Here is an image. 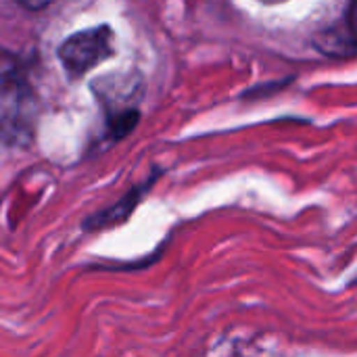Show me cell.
Returning <instances> with one entry per match:
<instances>
[{"mask_svg": "<svg viewBox=\"0 0 357 357\" xmlns=\"http://www.w3.org/2000/svg\"><path fill=\"white\" fill-rule=\"evenodd\" d=\"M105 117V140L115 144L128 138L140 123L138 102L144 96V79L138 71H111L90 82Z\"/></svg>", "mask_w": 357, "mask_h": 357, "instance_id": "6da1fadb", "label": "cell"}, {"mask_svg": "<svg viewBox=\"0 0 357 357\" xmlns=\"http://www.w3.org/2000/svg\"><path fill=\"white\" fill-rule=\"evenodd\" d=\"M40 98L19 67L0 71V136L6 144L27 149L36 140Z\"/></svg>", "mask_w": 357, "mask_h": 357, "instance_id": "7a4b0ae2", "label": "cell"}, {"mask_svg": "<svg viewBox=\"0 0 357 357\" xmlns=\"http://www.w3.org/2000/svg\"><path fill=\"white\" fill-rule=\"evenodd\" d=\"M115 56V31L102 23L96 27L79 29L67 36L59 48L56 59L69 79H79L100 63Z\"/></svg>", "mask_w": 357, "mask_h": 357, "instance_id": "3957f363", "label": "cell"}, {"mask_svg": "<svg viewBox=\"0 0 357 357\" xmlns=\"http://www.w3.org/2000/svg\"><path fill=\"white\" fill-rule=\"evenodd\" d=\"M357 2H349L345 15L318 29L312 38L314 48L331 59H354L356 56V33H357Z\"/></svg>", "mask_w": 357, "mask_h": 357, "instance_id": "277c9868", "label": "cell"}, {"mask_svg": "<svg viewBox=\"0 0 357 357\" xmlns=\"http://www.w3.org/2000/svg\"><path fill=\"white\" fill-rule=\"evenodd\" d=\"M161 178V172L155 169L149 180H144L142 184L130 188L117 203L96 211V213H90L84 224H82V230L84 232H98V230H105V228H113L117 224H123L132 218V213L136 211V207L142 203V199L151 192V188L157 184V180Z\"/></svg>", "mask_w": 357, "mask_h": 357, "instance_id": "5b68a950", "label": "cell"}, {"mask_svg": "<svg viewBox=\"0 0 357 357\" xmlns=\"http://www.w3.org/2000/svg\"><path fill=\"white\" fill-rule=\"evenodd\" d=\"M293 79L295 77H282V79H276V82H266V84L251 86L245 92H241V98H245V100H264V98H270L272 94H278L289 84H293Z\"/></svg>", "mask_w": 357, "mask_h": 357, "instance_id": "8992f818", "label": "cell"}, {"mask_svg": "<svg viewBox=\"0 0 357 357\" xmlns=\"http://www.w3.org/2000/svg\"><path fill=\"white\" fill-rule=\"evenodd\" d=\"M17 6H21V8H25V10H44V8H48L50 6V2H17Z\"/></svg>", "mask_w": 357, "mask_h": 357, "instance_id": "52a82bcc", "label": "cell"}]
</instances>
